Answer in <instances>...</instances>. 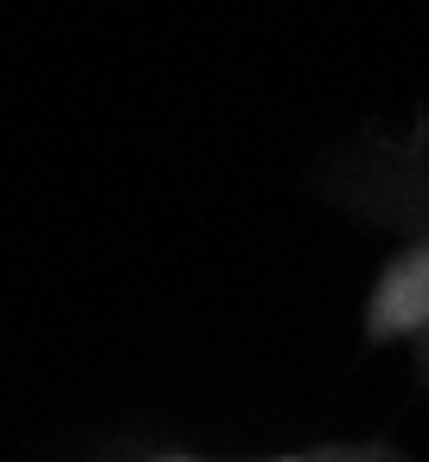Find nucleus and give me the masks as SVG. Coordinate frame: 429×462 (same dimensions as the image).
Segmentation results:
<instances>
[{"mask_svg": "<svg viewBox=\"0 0 429 462\" xmlns=\"http://www.w3.org/2000/svg\"><path fill=\"white\" fill-rule=\"evenodd\" d=\"M173 462H187V456H173ZM288 462H295V456H288Z\"/></svg>", "mask_w": 429, "mask_h": 462, "instance_id": "nucleus-1", "label": "nucleus"}]
</instances>
